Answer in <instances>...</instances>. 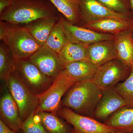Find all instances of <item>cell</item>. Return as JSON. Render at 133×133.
Returning <instances> with one entry per match:
<instances>
[{
    "label": "cell",
    "mask_w": 133,
    "mask_h": 133,
    "mask_svg": "<svg viewBox=\"0 0 133 133\" xmlns=\"http://www.w3.org/2000/svg\"><path fill=\"white\" fill-rule=\"evenodd\" d=\"M89 61L99 66L117 58L114 40L101 41L87 46Z\"/></svg>",
    "instance_id": "cell-15"
},
{
    "label": "cell",
    "mask_w": 133,
    "mask_h": 133,
    "mask_svg": "<svg viewBox=\"0 0 133 133\" xmlns=\"http://www.w3.org/2000/svg\"><path fill=\"white\" fill-rule=\"evenodd\" d=\"M111 10L125 15H133L129 0H97Z\"/></svg>",
    "instance_id": "cell-27"
},
{
    "label": "cell",
    "mask_w": 133,
    "mask_h": 133,
    "mask_svg": "<svg viewBox=\"0 0 133 133\" xmlns=\"http://www.w3.org/2000/svg\"><path fill=\"white\" fill-rule=\"evenodd\" d=\"M110 133H129L127 132H122V131H115L114 132H111Z\"/></svg>",
    "instance_id": "cell-31"
},
{
    "label": "cell",
    "mask_w": 133,
    "mask_h": 133,
    "mask_svg": "<svg viewBox=\"0 0 133 133\" xmlns=\"http://www.w3.org/2000/svg\"><path fill=\"white\" fill-rule=\"evenodd\" d=\"M57 112L58 116L71 126L73 133H110L116 131L96 119L78 114L68 108L60 107Z\"/></svg>",
    "instance_id": "cell-8"
},
{
    "label": "cell",
    "mask_w": 133,
    "mask_h": 133,
    "mask_svg": "<svg viewBox=\"0 0 133 133\" xmlns=\"http://www.w3.org/2000/svg\"><path fill=\"white\" fill-rule=\"evenodd\" d=\"M104 123L116 131L133 133V107L122 108Z\"/></svg>",
    "instance_id": "cell-19"
},
{
    "label": "cell",
    "mask_w": 133,
    "mask_h": 133,
    "mask_svg": "<svg viewBox=\"0 0 133 133\" xmlns=\"http://www.w3.org/2000/svg\"><path fill=\"white\" fill-rule=\"evenodd\" d=\"M28 59L44 75L53 80L63 70L58 54L45 45L42 46Z\"/></svg>",
    "instance_id": "cell-11"
},
{
    "label": "cell",
    "mask_w": 133,
    "mask_h": 133,
    "mask_svg": "<svg viewBox=\"0 0 133 133\" xmlns=\"http://www.w3.org/2000/svg\"><path fill=\"white\" fill-rule=\"evenodd\" d=\"M15 132L0 119V133H15Z\"/></svg>",
    "instance_id": "cell-28"
},
{
    "label": "cell",
    "mask_w": 133,
    "mask_h": 133,
    "mask_svg": "<svg viewBox=\"0 0 133 133\" xmlns=\"http://www.w3.org/2000/svg\"><path fill=\"white\" fill-rule=\"evenodd\" d=\"M3 89L0 99L1 119L12 130L19 131L23 123L19 108L7 85Z\"/></svg>",
    "instance_id": "cell-13"
},
{
    "label": "cell",
    "mask_w": 133,
    "mask_h": 133,
    "mask_svg": "<svg viewBox=\"0 0 133 133\" xmlns=\"http://www.w3.org/2000/svg\"><path fill=\"white\" fill-rule=\"evenodd\" d=\"M114 88L124 100L127 106L133 107V66L128 77Z\"/></svg>",
    "instance_id": "cell-25"
},
{
    "label": "cell",
    "mask_w": 133,
    "mask_h": 133,
    "mask_svg": "<svg viewBox=\"0 0 133 133\" xmlns=\"http://www.w3.org/2000/svg\"><path fill=\"white\" fill-rule=\"evenodd\" d=\"M58 10L49 0H12L0 15V21L24 25L41 18L57 16Z\"/></svg>",
    "instance_id": "cell-1"
},
{
    "label": "cell",
    "mask_w": 133,
    "mask_h": 133,
    "mask_svg": "<svg viewBox=\"0 0 133 133\" xmlns=\"http://www.w3.org/2000/svg\"><path fill=\"white\" fill-rule=\"evenodd\" d=\"M62 19L65 33L69 42L88 46L101 41L114 40V35L99 33L72 24L62 16Z\"/></svg>",
    "instance_id": "cell-9"
},
{
    "label": "cell",
    "mask_w": 133,
    "mask_h": 133,
    "mask_svg": "<svg viewBox=\"0 0 133 133\" xmlns=\"http://www.w3.org/2000/svg\"><path fill=\"white\" fill-rule=\"evenodd\" d=\"M131 70L132 68L116 58L98 67L92 80L103 91L114 88L128 77Z\"/></svg>",
    "instance_id": "cell-7"
},
{
    "label": "cell",
    "mask_w": 133,
    "mask_h": 133,
    "mask_svg": "<svg viewBox=\"0 0 133 133\" xmlns=\"http://www.w3.org/2000/svg\"><path fill=\"white\" fill-rule=\"evenodd\" d=\"M76 83L62 70L48 90L37 96L39 104L36 113L57 112L65 94Z\"/></svg>",
    "instance_id": "cell-5"
},
{
    "label": "cell",
    "mask_w": 133,
    "mask_h": 133,
    "mask_svg": "<svg viewBox=\"0 0 133 133\" xmlns=\"http://www.w3.org/2000/svg\"><path fill=\"white\" fill-rule=\"evenodd\" d=\"M69 42L63 27L62 16H60L48 37L45 45L58 54Z\"/></svg>",
    "instance_id": "cell-23"
},
{
    "label": "cell",
    "mask_w": 133,
    "mask_h": 133,
    "mask_svg": "<svg viewBox=\"0 0 133 133\" xmlns=\"http://www.w3.org/2000/svg\"><path fill=\"white\" fill-rule=\"evenodd\" d=\"M12 3V0H0V15L9 7Z\"/></svg>",
    "instance_id": "cell-29"
},
{
    "label": "cell",
    "mask_w": 133,
    "mask_h": 133,
    "mask_svg": "<svg viewBox=\"0 0 133 133\" xmlns=\"http://www.w3.org/2000/svg\"><path fill=\"white\" fill-rule=\"evenodd\" d=\"M127 106L123 98L114 88L103 91L102 97L93 113L97 120L106 121L122 108Z\"/></svg>",
    "instance_id": "cell-12"
},
{
    "label": "cell",
    "mask_w": 133,
    "mask_h": 133,
    "mask_svg": "<svg viewBox=\"0 0 133 133\" xmlns=\"http://www.w3.org/2000/svg\"><path fill=\"white\" fill-rule=\"evenodd\" d=\"M102 94L103 90L92 79L78 81L65 94L61 105L78 114L90 116L92 115Z\"/></svg>",
    "instance_id": "cell-2"
},
{
    "label": "cell",
    "mask_w": 133,
    "mask_h": 133,
    "mask_svg": "<svg viewBox=\"0 0 133 133\" xmlns=\"http://www.w3.org/2000/svg\"><path fill=\"white\" fill-rule=\"evenodd\" d=\"M81 26L99 33L115 36L133 30V20L107 17L89 22Z\"/></svg>",
    "instance_id": "cell-14"
},
{
    "label": "cell",
    "mask_w": 133,
    "mask_h": 133,
    "mask_svg": "<svg viewBox=\"0 0 133 133\" xmlns=\"http://www.w3.org/2000/svg\"></svg>",
    "instance_id": "cell-32"
},
{
    "label": "cell",
    "mask_w": 133,
    "mask_h": 133,
    "mask_svg": "<svg viewBox=\"0 0 133 133\" xmlns=\"http://www.w3.org/2000/svg\"><path fill=\"white\" fill-rule=\"evenodd\" d=\"M131 10L133 13V0H129Z\"/></svg>",
    "instance_id": "cell-30"
},
{
    "label": "cell",
    "mask_w": 133,
    "mask_h": 133,
    "mask_svg": "<svg viewBox=\"0 0 133 133\" xmlns=\"http://www.w3.org/2000/svg\"><path fill=\"white\" fill-rule=\"evenodd\" d=\"M0 40L16 60L26 59L42 47L22 25L0 21Z\"/></svg>",
    "instance_id": "cell-3"
},
{
    "label": "cell",
    "mask_w": 133,
    "mask_h": 133,
    "mask_svg": "<svg viewBox=\"0 0 133 133\" xmlns=\"http://www.w3.org/2000/svg\"><path fill=\"white\" fill-rule=\"evenodd\" d=\"M58 11L72 24L80 26V15L78 0H49Z\"/></svg>",
    "instance_id": "cell-22"
},
{
    "label": "cell",
    "mask_w": 133,
    "mask_h": 133,
    "mask_svg": "<svg viewBox=\"0 0 133 133\" xmlns=\"http://www.w3.org/2000/svg\"><path fill=\"white\" fill-rule=\"evenodd\" d=\"M81 25L98 19L114 17L133 20V15L116 13L109 9L97 0H78Z\"/></svg>",
    "instance_id": "cell-10"
},
{
    "label": "cell",
    "mask_w": 133,
    "mask_h": 133,
    "mask_svg": "<svg viewBox=\"0 0 133 133\" xmlns=\"http://www.w3.org/2000/svg\"><path fill=\"white\" fill-rule=\"evenodd\" d=\"M15 70L24 85L37 96L48 90L54 81L43 73L28 58L15 59Z\"/></svg>",
    "instance_id": "cell-6"
},
{
    "label": "cell",
    "mask_w": 133,
    "mask_h": 133,
    "mask_svg": "<svg viewBox=\"0 0 133 133\" xmlns=\"http://www.w3.org/2000/svg\"><path fill=\"white\" fill-rule=\"evenodd\" d=\"M59 19L57 16L41 18L22 26L42 46L45 45L48 37Z\"/></svg>",
    "instance_id": "cell-16"
},
{
    "label": "cell",
    "mask_w": 133,
    "mask_h": 133,
    "mask_svg": "<svg viewBox=\"0 0 133 133\" xmlns=\"http://www.w3.org/2000/svg\"><path fill=\"white\" fill-rule=\"evenodd\" d=\"M36 113L48 133H73L71 126L55 113L41 111Z\"/></svg>",
    "instance_id": "cell-21"
},
{
    "label": "cell",
    "mask_w": 133,
    "mask_h": 133,
    "mask_svg": "<svg viewBox=\"0 0 133 133\" xmlns=\"http://www.w3.org/2000/svg\"><path fill=\"white\" fill-rule=\"evenodd\" d=\"M21 129L23 133H48L36 112L23 122Z\"/></svg>",
    "instance_id": "cell-26"
},
{
    "label": "cell",
    "mask_w": 133,
    "mask_h": 133,
    "mask_svg": "<svg viewBox=\"0 0 133 133\" xmlns=\"http://www.w3.org/2000/svg\"><path fill=\"white\" fill-rule=\"evenodd\" d=\"M133 30L115 35V48L117 58L131 68L133 66Z\"/></svg>",
    "instance_id": "cell-17"
},
{
    "label": "cell",
    "mask_w": 133,
    "mask_h": 133,
    "mask_svg": "<svg viewBox=\"0 0 133 133\" xmlns=\"http://www.w3.org/2000/svg\"><path fill=\"white\" fill-rule=\"evenodd\" d=\"M87 46L69 42L66 44L58 54L63 69L65 65L73 62L81 60L89 61Z\"/></svg>",
    "instance_id": "cell-20"
},
{
    "label": "cell",
    "mask_w": 133,
    "mask_h": 133,
    "mask_svg": "<svg viewBox=\"0 0 133 133\" xmlns=\"http://www.w3.org/2000/svg\"><path fill=\"white\" fill-rule=\"evenodd\" d=\"M15 69V59L9 48L4 43L0 44V78L6 81Z\"/></svg>",
    "instance_id": "cell-24"
},
{
    "label": "cell",
    "mask_w": 133,
    "mask_h": 133,
    "mask_svg": "<svg viewBox=\"0 0 133 133\" xmlns=\"http://www.w3.org/2000/svg\"><path fill=\"white\" fill-rule=\"evenodd\" d=\"M98 67L88 60H81L65 65L62 71L75 82L93 79Z\"/></svg>",
    "instance_id": "cell-18"
},
{
    "label": "cell",
    "mask_w": 133,
    "mask_h": 133,
    "mask_svg": "<svg viewBox=\"0 0 133 133\" xmlns=\"http://www.w3.org/2000/svg\"><path fill=\"white\" fill-rule=\"evenodd\" d=\"M6 85L19 108L23 122L36 112L39 106V99L21 81L16 70L12 72L6 81Z\"/></svg>",
    "instance_id": "cell-4"
}]
</instances>
